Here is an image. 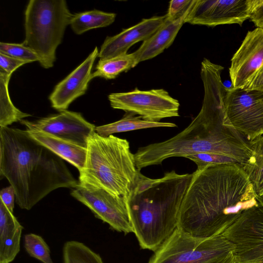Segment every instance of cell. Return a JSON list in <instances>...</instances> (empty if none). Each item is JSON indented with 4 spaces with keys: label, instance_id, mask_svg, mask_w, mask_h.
Here are the masks:
<instances>
[{
    "label": "cell",
    "instance_id": "obj_1",
    "mask_svg": "<svg viewBox=\"0 0 263 263\" xmlns=\"http://www.w3.org/2000/svg\"><path fill=\"white\" fill-rule=\"evenodd\" d=\"M222 70L207 67L200 72L204 88L202 106L197 116L182 132L165 141L139 147L134 154L140 170L161 164L172 157H184L198 153L227 156L245 165L252 155L247 138L224 124V103L228 87L221 77Z\"/></svg>",
    "mask_w": 263,
    "mask_h": 263
},
{
    "label": "cell",
    "instance_id": "obj_2",
    "mask_svg": "<svg viewBox=\"0 0 263 263\" xmlns=\"http://www.w3.org/2000/svg\"><path fill=\"white\" fill-rule=\"evenodd\" d=\"M262 200L239 164L197 168L182 199L177 228L197 237L220 235Z\"/></svg>",
    "mask_w": 263,
    "mask_h": 263
},
{
    "label": "cell",
    "instance_id": "obj_3",
    "mask_svg": "<svg viewBox=\"0 0 263 263\" xmlns=\"http://www.w3.org/2000/svg\"><path fill=\"white\" fill-rule=\"evenodd\" d=\"M0 175L13 188L16 203L26 210L57 189L79 184L63 159L27 130L8 126L0 127Z\"/></svg>",
    "mask_w": 263,
    "mask_h": 263
},
{
    "label": "cell",
    "instance_id": "obj_4",
    "mask_svg": "<svg viewBox=\"0 0 263 263\" xmlns=\"http://www.w3.org/2000/svg\"><path fill=\"white\" fill-rule=\"evenodd\" d=\"M192 174L166 172L152 179L141 173L125 200L140 247L156 251L177 228L181 202Z\"/></svg>",
    "mask_w": 263,
    "mask_h": 263
},
{
    "label": "cell",
    "instance_id": "obj_5",
    "mask_svg": "<svg viewBox=\"0 0 263 263\" xmlns=\"http://www.w3.org/2000/svg\"><path fill=\"white\" fill-rule=\"evenodd\" d=\"M85 164L79 172V185L105 190L125 197L140 173L129 142L113 135L103 137L93 132L89 137Z\"/></svg>",
    "mask_w": 263,
    "mask_h": 263
},
{
    "label": "cell",
    "instance_id": "obj_6",
    "mask_svg": "<svg viewBox=\"0 0 263 263\" xmlns=\"http://www.w3.org/2000/svg\"><path fill=\"white\" fill-rule=\"evenodd\" d=\"M72 14L65 0H30L25 12V39L23 44L39 57L45 68L53 67Z\"/></svg>",
    "mask_w": 263,
    "mask_h": 263
},
{
    "label": "cell",
    "instance_id": "obj_7",
    "mask_svg": "<svg viewBox=\"0 0 263 263\" xmlns=\"http://www.w3.org/2000/svg\"><path fill=\"white\" fill-rule=\"evenodd\" d=\"M234 249L222 234L201 238L176 228L147 263H222Z\"/></svg>",
    "mask_w": 263,
    "mask_h": 263
},
{
    "label": "cell",
    "instance_id": "obj_8",
    "mask_svg": "<svg viewBox=\"0 0 263 263\" xmlns=\"http://www.w3.org/2000/svg\"><path fill=\"white\" fill-rule=\"evenodd\" d=\"M224 124L251 141L262 135L263 91L228 88L224 103Z\"/></svg>",
    "mask_w": 263,
    "mask_h": 263
},
{
    "label": "cell",
    "instance_id": "obj_9",
    "mask_svg": "<svg viewBox=\"0 0 263 263\" xmlns=\"http://www.w3.org/2000/svg\"><path fill=\"white\" fill-rule=\"evenodd\" d=\"M111 107L138 115L144 120L160 122L161 119L179 116V101L164 89L112 93L108 96Z\"/></svg>",
    "mask_w": 263,
    "mask_h": 263
},
{
    "label": "cell",
    "instance_id": "obj_10",
    "mask_svg": "<svg viewBox=\"0 0 263 263\" xmlns=\"http://www.w3.org/2000/svg\"><path fill=\"white\" fill-rule=\"evenodd\" d=\"M221 234L233 245L236 263H263V200L244 211Z\"/></svg>",
    "mask_w": 263,
    "mask_h": 263
},
{
    "label": "cell",
    "instance_id": "obj_11",
    "mask_svg": "<svg viewBox=\"0 0 263 263\" xmlns=\"http://www.w3.org/2000/svg\"><path fill=\"white\" fill-rule=\"evenodd\" d=\"M71 195L86 206L95 217L113 230L125 234L133 233L125 198L115 197L104 190L78 185Z\"/></svg>",
    "mask_w": 263,
    "mask_h": 263
},
{
    "label": "cell",
    "instance_id": "obj_12",
    "mask_svg": "<svg viewBox=\"0 0 263 263\" xmlns=\"http://www.w3.org/2000/svg\"><path fill=\"white\" fill-rule=\"evenodd\" d=\"M254 0H194L185 23L209 27L241 25L249 19Z\"/></svg>",
    "mask_w": 263,
    "mask_h": 263
},
{
    "label": "cell",
    "instance_id": "obj_13",
    "mask_svg": "<svg viewBox=\"0 0 263 263\" xmlns=\"http://www.w3.org/2000/svg\"><path fill=\"white\" fill-rule=\"evenodd\" d=\"M20 122L26 130L42 131L85 148L96 128L81 113L67 110L35 121L23 119Z\"/></svg>",
    "mask_w": 263,
    "mask_h": 263
},
{
    "label": "cell",
    "instance_id": "obj_14",
    "mask_svg": "<svg viewBox=\"0 0 263 263\" xmlns=\"http://www.w3.org/2000/svg\"><path fill=\"white\" fill-rule=\"evenodd\" d=\"M232 88H243L263 64V29L248 32L231 59Z\"/></svg>",
    "mask_w": 263,
    "mask_h": 263
},
{
    "label": "cell",
    "instance_id": "obj_15",
    "mask_svg": "<svg viewBox=\"0 0 263 263\" xmlns=\"http://www.w3.org/2000/svg\"><path fill=\"white\" fill-rule=\"evenodd\" d=\"M98 54L96 47L80 65L55 86L49 97L53 108L60 111L67 110L73 101L85 93Z\"/></svg>",
    "mask_w": 263,
    "mask_h": 263
},
{
    "label": "cell",
    "instance_id": "obj_16",
    "mask_svg": "<svg viewBox=\"0 0 263 263\" xmlns=\"http://www.w3.org/2000/svg\"><path fill=\"white\" fill-rule=\"evenodd\" d=\"M166 21V15L143 18L115 35L107 36L101 47L98 57L100 60H103L127 53L133 45L148 39Z\"/></svg>",
    "mask_w": 263,
    "mask_h": 263
},
{
    "label": "cell",
    "instance_id": "obj_17",
    "mask_svg": "<svg viewBox=\"0 0 263 263\" xmlns=\"http://www.w3.org/2000/svg\"><path fill=\"white\" fill-rule=\"evenodd\" d=\"M194 2L193 0L186 10L177 18L168 21L151 37L143 41L139 48L133 52L135 66L139 63L153 59L168 48L174 41Z\"/></svg>",
    "mask_w": 263,
    "mask_h": 263
},
{
    "label": "cell",
    "instance_id": "obj_18",
    "mask_svg": "<svg viewBox=\"0 0 263 263\" xmlns=\"http://www.w3.org/2000/svg\"><path fill=\"white\" fill-rule=\"evenodd\" d=\"M23 227L0 200V263H10L20 251Z\"/></svg>",
    "mask_w": 263,
    "mask_h": 263
},
{
    "label": "cell",
    "instance_id": "obj_19",
    "mask_svg": "<svg viewBox=\"0 0 263 263\" xmlns=\"http://www.w3.org/2000/svg\"><path fill=\"white\" fill-rule=\"evenodd\" d=\"M27 130L33 139L64 160L73 165L79 172L82 170L86 157V148L42 131Z\"/></svg>",
    "mask_w": 263,
    "mask_h": 263
},
{
    "label": "cell",
    "instance_id": "obj_20",
    "mask_svg": "<svg viewBox=\"0 0 263 263\" xmlns=\"http://www.w3.org/2000/svg\"><path fill=\"white\" fill-rule=\"evenodd\" d=\"M177 125L173 123L151 122L144 120L140 116L126 113L120 120L109 124L96 127L95 132L103 137H108L113 134L131 130L153 128L174 127Z\"/></svg>",
    "mask_w": 263,
    "mask_h": 263
},
{
    "label": "cell",
    "instance_id": "obj_21",
    "mask_svg": "<svg viewBox=\"0 0 263 263\" xmlns=\"http://www.w3.org/2000/svg\"><path fill=\"white\" fill-rule=\"evenodd\" d=\"M252 155L242 166L256 195L263 198V135L250 141Z\"/></svg>",
    "mask_w": 263,
    "mask_h": 263
},
{
    "label": "cell",
    "instance_id": "obj_22",
    "mask_svg": "<svg viewBox=\"0 0 263 263\" xmlns=\"http://www.w3.org/2000/svg\"><path fill=\"white\" fill-rule=\"evenodd\" d=\"M116 14L94 9L72 15L70 25L77 34L111 25L115 20Z\"/></svg>",
    "mask_w": 263,
    "mask_h": 263
},
{
    "label": "cell",
    "instance_id": "obj_23",
    "mask_svg": "<svg viewBox=\"0 0 263 263\" xmlns=\"http://www.w3.org/2000/svg\"><path fill=\"white\" fill-rule=\"evenodd\" d=\"M11 75L0 70V127H7L31 116L19 110L11 100L8 84Z\"/></svg>",
    "mask_w": 263,
    "mask_h": 263
},
{
    "label": "cell",
    "instance_id": "obj_24",
    "mask_svg": "<svg viewBox=\"0 0 263 263\" xmlns=\"http://www.w3.org/2000/svg\"><path fill=\"white\" fill-rule=\"evenodd\" d=\"M135 66L133 52L99 60L95 68L96 71L92 73L91 77L92 79L100 77L106 80L114 79L121 73Z\"/></svg>",
    "mask_w": 263,
    "mask_h": 263
},
{
    "label": "cell",
    "instance_id": "obj_25",
    "mask_svg": "<svg viewBox=\"0 0 263 263\" xmlns=\"http://www.w3.org/2000/svg\"><path fill=\"white\" fill-rule=\"evenodd\" d=\"M63 263H104L100 255L84 243L70 240L63 248Z\"/></svg>",
    "mask_w": 263,
    "mask_h": 263
},
{
    "label": "cell",
    "instance_id": "obj_26",
    "mask_svg": "<svg viewBox=\"0 0 263 263\" xmlns=\"http://www.w3.org/2000/svg\"><path fill=\"white\" fill-rule=\"evenodd\" d=\"M24 248L31 257L42 263H53L49 246L42 237L34 233L24 236Z\"/></svg>",
    "mask_w": 263,
    "mask_h": 263
},
{
    "label": "cell",
    "instance_id": "obj_27",
    "mask_svg": "<svg viewBox=\"0 0 263 263\" xmlns=\"http://www.w3.org/2000/svg\"><path fill=\"white\" fill-rule=\"evenodd\" d=\"M0 53L28 63L39 62L37 55L22 44L0 43Z\"/></svg>",
    "mask_w": 263,
    "mask_h": 263
},
{
    "label": "cell",
    "instance_id": "obj_28",
    "mask_svg": "<svg viewBox=\"0 0 263 263\" xmlns=\"http://www.w3.org/2000/svg\"><path fill=\"white\" fill-rule=\"evenodd\" d=\"M194 162L197 168H202L209 165L239 164V162L227 156L213 153H198L185 157Z\"/></svg>",
    "mask_w": 263,
    "mask_h": 263
},
{
    "label": "cell",
    "instance_id": "obj_29",
    "mask_svg": "<svg viewBox=\"0 0 263 263\" xmlns=\"http://www.w3.org/2000/svg\"><path fill=\"white\" fill-rule=\"evenodd\" d=\"M193 0H172L170 2L166 20H174L181 15L187 8Z\"/></svg>",
    "mask_w": 263,
    "mask_h": 263
},
{
    "label": "cell",
    "instance_id": "obj_30",
    "mask_svg": "<svg viewBox=\"0 0 263 263\" xmlns=\"http://www.w3.org/2000/svg\"><path fill=\"white\" fill-rule=\"evenodd\" d=\"M27 62L0 53V70L8 74L12 73Z\"/></svg>",
    "mask_w": 263,
    "mask_h": 263
},
{
    "label": "cell",
    "instance_id": "obj_31",
    "mask_svg": "<svg viewBox=\"0 0 263 263\" xmlns=\"http://www.w3.org/2000/svg\"><path fill=\"white\" fill-rule=\"evenodd\" d=\"M249 19L257 28L263 29V0H254Z\"/></svg>",
    "mask_w": 263,
    "mask_h": 263
},
{
    "label": "cell",
    "instance_id": "obj_32",
    "mask_svg": "<svg viewBox=\"0 0 263 263\" xmlns=\"http://www.w3.org/2000/svg\"><path fill=\"white\" fill-rule=\"evenodd\" d=\"M1 200L5 204L8 209L13 212L15 193L11 185L3 189L0 192Z\"/></svg>",
    "mask_w": 263,
    "mask_h": 263
},
{
    "label": "cell",
    "instance_id": "obj_33",
    "mask_svg": "<svg viewBox=\"0 0 263 263\" xmlns=\"http://www.w3.org/2000/svg\"><path fill=\"white\" fill-rule=\"evenodd\" d=\"M243 88L263 91V64Z\"/></svg>",
    "mask_w": 263,
    "mask_h": 263
},
{
    "label": "cell",
    "instance_id": "obj_34",
    "mask_svg": "<svg viewBox=\"0 0 263 263\" xmlns=\"http://www.w3.org/2000/svg\"><path fill=\"white\" fill-rule=\"evenodd\" d=\"M222 263H236L233 254L232 253Z\"/></svg>",
    "mask_w": 263,
    "mask_h": 263
},
{
    "label": "cell",
    "instance_id": "obj_35",
    "mask_svg": "<svg viewBox=\"0 0 263 263\" xmlns=\"http://www.w3.org/2000/svg\"><path fill=\"white\" fill-rule=\"evenodd\" d=\"M262 135H263V129H262Z\"/></svg>",
    "mask_w": 263,
    "mask_h": 263
}]
</instances>
